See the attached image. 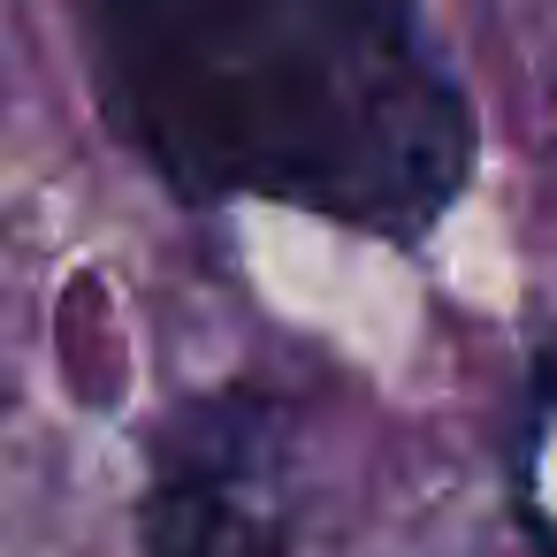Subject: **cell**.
I'll list each match as a JSON object with an SVG mask.
<instances>
[{
	"label": "cell",
	"mask_w": 557,
	"mask_h": 557,
	"mask_svg": "<svg viewBox=\"0 0 557 557\" xmlns=\"http://www.w3.org/2000/svg\"><path fill=\"white\" fill-rule=\"evenodd\" d=\"M115 138L191 207H290L420 245L481 131L428 0H70Z\"/></svg>",
	"instance_id": "6da1fadb"
},
{
	"label": "cell",
	"mask_w": 557,
	"mask_h": 557,
	"mask_svg": "<svg viewBox=\"0 0 557 557\" xmlns=\"http://www.w3.org/2000/svg\"><path fill=\"white\" fill-rule=\"evenodd\" d=\"M290 420L260 382L184 397L146 450L138 557H290Z\"/></svg>",
	"instance_id": "7a4b0ae2"
}]
</instances>
